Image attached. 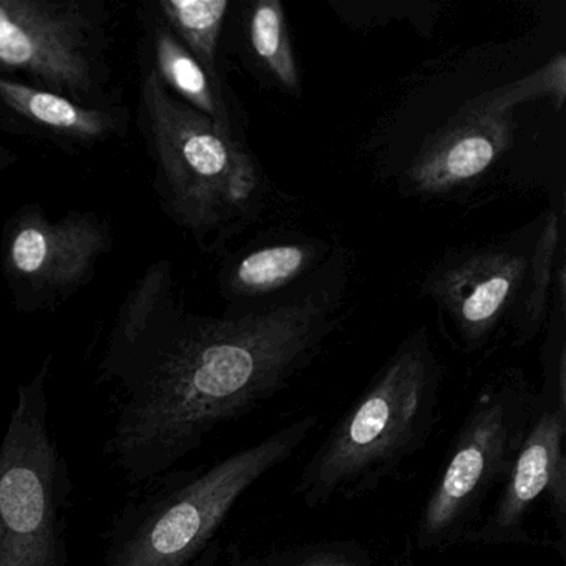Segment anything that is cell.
I'll return each instance as SVG.
<instances>
[{
	"label": "cell",
	"instance_id": "1",
	"mask_svg": "<svg viewBox=\"0 0 566 566\" xmlns=\"http://www.w3.org/2000/svg\"><path fill=\"white\" fill-rule=\"evenodd\" d=\"M354 254L340 244L300 286L220 316L185 307L170 261L127 294L98 364L120 389L108 440L132 483L154 482L224 423L253 412L310 369L349 316Z\"/></svg>",
	"mask_w": 566,
	"mask_h": 566
},
{
	"label": "cell",
	"instance_id": "2",
	"mask_svg": "<svg viewBox=\"0 0 566 566\" xmlns=\"http://www.w3.org/2000/svg\"><path fill=\"white\" fill-rule=\"evenodd\" d=\"M566 57L515 39L423 65L369 142L377 170L402 197L482 200L513 178L526 112L563 111Z\"/></svg>",
	"mask_w": 566,
	"mask_h": 566
},
{
	"label": "cell",
	"instance_id": "3",
	"mask_svg": "<svg viewBox=\"0 0 566 566\" xmlns=\"http://www.w3.org/2000/svg\"><path fill=\"white\" fill-rule=\"evenodd\" d=\"M137 125L167 217L203 253H224L273 213L277 190L250 142L224 134L165 88L140 52Z\"/></svg>",
	"mask_w": 566,
	"mask_h": 566
},
{
	"label": "cell",
	"instance_id": "4",
	"mask_svg": "<svg viewBox=\"0 0 566 566\" xmlns=\"http://www.w3.org/2000/svg\"><path fill=\"white\" fill-rule=\"evenodd\" d=\"M563 201L525 227L483 243L450 248L423 274L419 296L432 301L440 326L467 356L523 347L543 333L556 271L565 261Z\"/></svg>",
	"mask_w": 566,
	"mask_h": 566
},
{
	"label": "cell",
	"instance_id": "5",
	"mask_svg": "<svg viewBox=\"0 0 566 566\" xmlns=\"http://www.w3.org/2000/svg\"><path fill=\"white\" fill-rule=\"evenodd\" d=\"M443 376L429 329L410 331L301 470L300 499L317 509L392 479L432 437Z\"/></svg>",
	"mask_w": 566,
	"mask_h": 566
},
{
	"label": "cell",
	"instance_id": "6",
	"mask_svg": "<svg viewBox=\"0 0 566 566\" xmlns=\"http://www.w3.org/2000/svg\"><path fill=\"white\" fill-rule=\"evenodd\" d=\"M316 426V416L301 417L203 469L158 476L115 516L102 566L193 565L241 496L287 462Z\"/></svg>",
	"mask_w": 566,
	"mask_h": 566
},
{
	"label": "cell",
	"instance_id": "7",
	"mask_svg": "<svg viewBox=\"0 0 566 566\" xmlns=\"http://www.w3.org/2000/svg\"><path fill=\"white\" fill-rule=\"evenodd\" d=\"M538 390L522 369L483 384L409 536L413 549L442 553L472 539L499 493L535 416Z\"/></svg>",
	"mask_w": 566,
	"mask_h": 566
},
{
	"label": "cell",
	"instance_id": "8",
	"mask_svg": "<svg viewBox=\"0 0 566 566\" xmlns=\"http://www.w3.org/2000/svg\"><path fill=\"white\" fill-rule=\"evenodd\" d=\"M52 354L18 387L0 440V566H74L69 509L74 480L49 426Z\"/></svg>",
	"mask_w": 566,
	"mask_h": 566
},
{
	"label": "cell",
	"instance_id": "9",
	"mask_svg": "<svg viewBox=\"0 0 566 566\" xmlns=\"http://www.w3.org/2000/svg\"><path fill=\"white\" fill-rule=\"evenodd\" d=\"M0 72L82 107H125L105 0H0Z\"/></svg>",
	"mask_w": 566,
	"mask_h": 566
},
{
	"label": "cell",
	"instance_id": "10",
	"mask_svg": "<svg viewBox=\"0 0 566 566\" xmlns=\"http://www.w3.org/2000/svg\"><path fill=\"white\" fill-rule=\"evenodd\" d=\"M114 234L105 218L71 211L52 220L39 205L19 208L2 234V274L22 313L55 310L87 286Z\"/></svg>",
	"mask_w": 566,
	"mask_h": 566
},
{
	"label": "cell",
	"instance_id": "11",
	"mask_svg": "<svg viewBox=\"0 0 566 566\" xmlns=\"http://www.w3.org/2000/svg\"><path fill=\"white\" fill-rule=\"evenodd\" d=\"M535 416L496 500L470 543L533 545L530 516L539 502L566 549V366L542 367Z\"/></svg>",
	"mask_w": 566,
	"mask_h": 566
},
{
	"label": "cell",
	"instance_id": "12",
	"mask_svg": "<svg viewBox=\"0 0 566 566\" xmlns=\"http://www.w3.org/2000/svg\"><path fill=\"white\" fill-rule=\"evenodd\" d=\"M127 107L87 108L0 72V130L64 151L91 150L124 138Z\"/></svg>",
	"mask_w": 566,
	"mask_h": 566
},
{
	"label": "cell",
	"instance_id": "13",
	"mask_svg": "<svg viewBox=\"0 0 566 566\" xmlns=\"http://www.w3.org/2000/svg\"><path fill=\"white\" fill-rule=\"evenodd\" d=\"M339 247V241L303 231L260 234L224 256L218 274L221 297L238 306L287 293L329 263Z\"/></svg>",
	"mask_w": 566,
	"mask_h": 566
},
{
	"label": "cell",
	"instance_id": "14",
	"mask_svg": "<svg viewBox=\"0 0 566 566\" xmlns=\"http://www.w3.org/2000/svg\"><path fill=\"white\" fill-rule=\"evenodd\" d=\"M140 52L150 62L168 92L224 134L248 142L247 114L233 92H223L168 28L154 0L138 8Z\"/></svg>",
	"mask_w": 566,
	"mask_h": 566
},
{
	"label": "cell",
	"instance_id": "15",
	"mask_svg": "<svg viewBox=\"0 0 566 566\" xmlns=\"http://www.w3.org/2000/svg\"><path fill=\"white\" fill-rule=\"evenodd\" d=\"M237 9V51L250 74L266 91L301 97L300 62L290 21L280 0H247Z\"/></svg>",
	"mask_w": 566,
	"mask_h": 566
},
{
	"label": "cell",
	"instance_id": "16",
	"mask_svg": "<svg viewBox=\"0 0 566 566\" xmlns=\"http://www.w3.org/2000/svg\"><path fill=\"white\" fill-rule=\"evenodd\" d=\"M171 29L195 61L223 92H231L220 62L221 39L230 19V0H154Z\"/></svg>",
	"mask_w": 566,
	"mask_h": 566
},
{
	"label": "cell",
	"instance_id": "17",
	"mask_svg": "<svg viewBox=\"0 0 566 566\" xmlns=\"http://www.w3.org/2000/svg\"><path fill=\"white\" fill-rule=\"evenodd\" d=\"M248 566H373L359 543L333 542L276 553Z\"/></svg>",
	"mask_w": 566,
	"mask_h": 566
},
{
	"label": "cell",
	"instance_id": "18",
	"mask_svg": "<svg viewBox=\"0 0 566 566\" xmlns=\"http://www.w3.org/2000/svg\"><path fill=\"white\" fill-rule=\"evenodd\" d=\"M397 566H416V559H413V546L410 538L407 539L406 548L400 553L399 559H397Z\"/></svg>",
	"mask_w": 566,
	"mask_h": 566
},
{
	"label": "cell",
	"instance_id": "19",
	"mask_svg": "<svg viewBox=\"0 0 566 566\" xmlns=\"http://www.w3.org/2000/svg\"><path fill=\"white\" fill-rule=\"evenodd\" d=\"M15 155L11 150L0 147V171L8 170L9 167L15 164Z\"/></svg>",
	"mask_w": 566,
	"mask_h": 566
}]
</instances>
